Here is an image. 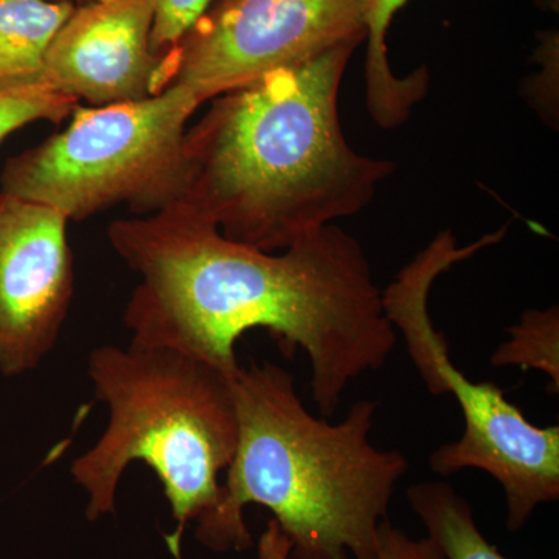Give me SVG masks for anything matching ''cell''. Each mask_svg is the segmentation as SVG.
<instances>
[{"mask_svg":"<svg viewBox=\"0 0 559 559\" xmlns=\"http://www.w3.org/2000/svg\"><path fill=\"white\" fill-rule=\"evenodd\" d=\"M81 5H87V3L105 2V0H80Z\"/></svg>","mask_w":559,"mask_h":559,"instance_id":"18","label":"cell"},{"mask_svg":"<svg viewBox=\"0 0 559 559\" xmlns=\"http://www.w3.org/2000/svg\"><path fill=\"white\" fill-rule=\"evenodd\" d=\"M73 10L72 0H0V81L43 79L51 40Z\"/></svg>","mask_w":559,"mask_h":559,"instance_id":"11","label":"cell"},{"mask_svg":"<svg viewBox=\"0 0 559 559\" xmlns=\"http://www.w3.org/2000/svg\"><path fill=\"white\" fill-rule=\"evenodd\" d=\"M506 234L502 227L460 248L451 231H441L390 283L382 305L426 389L433 396L451 393L462 411V437L430 455V469L440 476L479 469L495 477L506 492L507 528L518 532L539 506L559 499V426L533 425L498 385L468 380L452 362L450 345L429 314L433 282Z\"/></svg>","mask_w":559,"mask_h":559,"instance_id":"5","label":"cell"},{"mask_svg":"<svg viewBox=\"0 0 559 559\" xmlns=\"http://www.w3.org/2000/svg\"><path fill=\"white\" fill-rule=\"evenodd\" d=\"M79 102L61 94L43 79L0 81V143L35 121L58 123L72 116Z\"/></svg>","mask_w":559,"mask_h":559,"instance_id":"14","label":"cell"},{"mask_svg":"<svg viewBox=\"0 0 559 559\" xmlns=\"http://www.w3.org/2000/svg\"><path fill=\"white\" fill-rule=\"evenodd\" d=\"M108 237L140 277L124 311L131 342L178 349L230 380L240 369L237 341L267 330L288 355L307 353L322 418L333 417L352 381L381 369L399 344L362 246L334 224L264 252L229 240L176 201L114 221Z\"/></svg>","mask_w":559,"mask_h":559,"instance_id":"1","label":"cell"},{"mask_svg":"<svg viewBox=\"0 0 559 559\" xmlns=\"http://www.w3.org/2000/svg\"><path fill=\"white\" fill-rule=\"evenodd\" d=\"M374 559H447L436 540L412 539L403 530L384 521L378 530L377 558Z\"/></svg>","mask_w":559,"mask_h":559,"instance_id":"16","label":"cell"},{"mask_svg":"<svg viewBox=\"0 0 559 559\" xmlns=\"http://www.w3.org/2000/svg\"><path fill=\"white\" fill-rule=\"evenodd\" d=\"M200 106L170 86L145 100L76 108L64 131L7 162L0 191L69 221L117 204L157 212L182 193L183 138Z\"/></svg>","mask_w":559,"mask_h":559,"instance_id":"6","label":"cell"},{"mask_svg":"<svg viewBox=\"0 0 559 559\" xmlns=\"http://www.w3.org/2000/svg\"><path fill=\"white\" fill-rule=\"evenodd\" d=\"M213 0H154L151 47L159 60L179 46L207 13Z\"/></svg>","mask_w":559,"mask_h":559,"instance_id":"15","label":"cell"},{"mask_svg":"<svg viewBox=\"0 0 559 559\" xmlns=\"http://www.w3.org/2000/svg\"><path fill=\"white\" fill-rule=\"evenodd\" d=\"M238 444L218 506L197 521V539L218 554L248 550L250 503L274 514L290 559H374L378 530L409 462L370 441L378 401L326 421L301 403L277 364L240 366L229 380Z\"/></svg>","mask_w":559,"mask_h":559,"instance_id":"3","label":"cell"},{"mask_svg":"<svg viewBox=\"0 0 559 559\" xmlns=\"http://www.w3.org/2000/svg\"><path fill=\"white\" fill-rule=\"evenodd\" d=\"M260 559H290V544L288 538L280 532L278 525L272 520L266 532L260 539Z\"/></svg>","mask_w":559,"mask_h":559,"instance_id":"17","label":"cell"},{"mask_svg":"<svg viewBox=\"0 0 559 559\" xmlns=\"http://www.w3.org/2000/svg\"><path fill=\"white\" fill-rule=\"evenodd\" d=\"M154 0H105L75 7L51 40L43 80L92 106L156 95L160 60L151 47Z\"/></svg>","mask_w":559,"mask_h":559,"instance_id":"9","label":"cell"},{"mask_svg":"<svg viewBox=\"0 0 559 559\" xmlns=\"http://www.w3.org/2000/svg\"><path fill=\"white\" fill-rule=\"evenodd\" d=\"M69 219L0 191V374L21 377L53 352L73 296Z\"/></svg>","mask_w":559,"mask_h":559,"instance_id":"8","label":"cell"},{"mask_svg":"<svg viewBox=\"0 0 559 559\" xmlns=\"http://www.w3.org/2000/svg\"><path fill=\"white\" fill-rule=\"evenodd\" d=\"M407 500L447 559H509L481 535L468 500L447 481L412 485Z\"/></svg>","mask_w":559,"mask_h":559,"instance_id":"12","label":"cell"},{"mask_svg":"<svg viewBox=\"0 0 559 559\" xmlns=\"http://www.w3.org/2000/svg\"><path fill=\"white\" fill-rule=\"evenodd\" d=\"M409 0H364L366 21V102L371 119L392 130L409 120L412 109L429 91V70L421 68L396 76L390 68L385 36L393 17Z\"/></svg>","mask_w":559,"mask_h":559,"instance_id":"10","label":"cell"},{"mask_svg":"<svg viewBox=\"0 0 559 559\" xmlns=\"http://www.w3.org/2000/svg\"><path fill=\"white\" fill-rule=\"evenodd\" d=\"M87 374L109 421L97 443L70 466L86 492V520L116 513L124 471L142 462L153 469L170 502L173 535L182 540L223 496L219 481L234 460L238 418L229 378L209 364L165 347L130 342L92 349Z\"/></svg>","mask_w":559,"mask_h":559,"instance_id":"4","label":"cell"},{"mask_svg":"<svg viewBox=\"0 0 559 559\" xmlns=\"http://www.w3.org/2000/svg\"><path fill=\"white\" fill-rule=\"evenodd\" d=\"M510 340L491 356L495 367L516 366L522 370H538L549 377L551 392L559 389V311L527 310L520 322L509 329Z\"/></svg>","mask_w":559,"mask_h":559,"instance_id":"13","label":"cell"},{"mask_svg":"<svg viewBox=\"0 0 559 559\" xmlns=\"http://www.w3.org/2000/svg\"><path fill=\"white\" fill-rule=\"evenodd\" d=\"M364 39V0H221L162 58L156 94L186 87L202 105Z\"/></svg>","mask_w":559,"mask_h":559,"instance_id":"7","label":"cell"},{"mask_svg":"<svg viewBox=\"0 0 559 559\" xmlns=\"http://www.w3.org/2000/svg\"><path fill=\"white\" fill-rule=\"evenodd\" d=\"M358 46L213 98L183 138L179 201L224 237L264 252L366 209L395 164L359 154L342 130L341 84Z\"/></svg>","mask_w":559,"mask_h":559,"instance_id":"2","label":"cell"}]
</instances>
